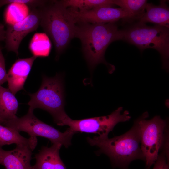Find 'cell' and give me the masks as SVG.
Segmentation results:
<instances>
[{"label": "cell", "mask_w": 169, "mask_h": 169, "mask_svg": "<svg viewBox=\"0 0 169 169\" xmlns=\"http://www.w3.org/2000/svg\"><path fill=\"white\" fill-rule=\"evenodd\" d=\"M18 103L14 95L8 89L0 85V116L5 121L14 118Z\"/></svg>", "instance_id": "cell-17"}, {"label": "cell", "mask_w": 169, "mask_h": 169, "mask_svg": "<svg viewBox=\"0 0 169 169\" xmlns=\"http://www.w3.org/2000/svg\"><path fill=\"white\" fill-rule=\"evenodd\" d=\"M28 95L30 100L28 103V111L33 112L37 108L45 110L51 115L58 125L67 115L64 110V87L60 75L57 74L54 77L43 76L38 90Z\"/></svg>", "instance_id": "cell-5"}, {"label": "cell", "mask_w": 169, "mask_h": 169, "mask_svg": "<svg viewBox=\"0 0 169 169\" xmlns=\"http://www.w3.org/2000/svg\"><path fill=\"white\" fill-rule=\"evenodd\" d=\"M123 108L118 107L109 115L79 120H74L67 115L59 126L67 125L72 131L78 132L97 134L99 136L108 137L118 123L128 121L131 117L127 110L123 112Z\"/></svg>", "instance_id": "cell-8"}, {"label": "cell", "mask_w": 169, "mask_h": 169, "mask_svg": "<svg viewBox=\"0 0 169 169\" xmlns=\"http://www.w3.org/2000/svg\"><path fill=\"white\" fill-rule=\"evenodd\" d=\"M62 146L53 144L50 147L43 146L35 155L36 162L32 169H66L59 155Z\"/></svg>", "instance_id": "cell-13"}, {"label": "cell", "mask_w": 169, "mask_h": 169, "mask_svg": "<svg viewBox=\"0 0 169 169\" xmlns=\"http://www.w3.org/2000/svg\"><path fill=\"white\" fill-rule=\"evenodd\" d=\"M32 150L25 146L16 145L11 150L3 149L0 164L5 169H32Z\"/></svg>", "instance_id": "cell-12"}, {"label": "cell", "mask_w": 169, "mask_h": 169, "mask_svg": "<svg viewBox=\"0 0 169 169\" xmlns=\"http://www.w3.org/2000/svg\"><path fill=\"white\" fill-rule=\"evenodd\" d=\"M61 2L66 8L79 11H85L95 8L115 5L113 0H66Z\"/></svg>", "instance_id": "cell-20"}, {"label": "cell", "mask_w": 169, "mask_h": 169, "mask_svg": "<svg viewBox=\"0 0 169 169\" xmlns=\"http://www.w3.org/2000/svg\"><path fill=\"white\" fill-rule=\"evenodd\" d=\"M77 24L74 37L80 40L83 53L90 69H92L103 63L108 67L110 73L113 72L115 68L105 61V54L112 42L122 40L121 30L118 29L115 23Z\"/></svg>", "instance_id": "cell-1"}, {"label": "cell", "mask_w": 169, "mask_h": 169, "mask_svg": "<svg viewBox=\"0 0 169 169\" xmlns=\"http://www.w3.org/2000/svg\"><path fill=\"white\" fill-rule=\"evenodd\" d=\"M40 12L39 7L32 8L27 17L23 20L11 25H8L6 30L5 47L9 51L17 55L23 38L30 33L36 30L40 25Z\"/></svg>", "instance_id": "cell-9"}, {"label": "cell", "mask_w": 169, "mask_h": 169, "mask_svg": "<svg viewBox=\"0 0 169 169\" xmlns=\"http://www.w3.org/2000/svg\"><path fill=\"white\" fill-rule=\"evenodd\" d=\"M52 44L48 36L45 33H37L33 36L29 43V48L33 56L46 57L50 53Z\"/></svg>", "instance_id": "cell-18"}, {"label": "cell", "mask_w": 169, "mask_h": 169, "mask_svg": "<svg viewBox=\"0 0 169 169\" xmlns=\"http://www.w3.org/2000/svg\"><path fill=\"white\" fill-rule=\"evenodd\" d=\"M12 144L25 146L33 151L37 145V139L35 136L24 137L14 129L0 124V147Z\"/></svg>", "instance_id": "cell-16"}, {"label": "cell", "mask_w": 169, "mask_h": 169, "mask_svg": "<svg viewBox=\"0 0 169 169\" xmlns=\"http://www.w3.org/2000/svg\"><path fill=\"white\" fill-rule=\"evenodd\" d=\"M115 5L120 7L129 16V22L136 19H139L145 11L147 3L146 0H113Z\"/></svg>", "instance_id": "cell-19"}, {"label": "cell", "mask_w": 169, "mask_h": 169, "mask_svg": "<svg viewBox=\"0 0 169 169\" xmlns=\"http://www.w3.org/2000/svg\"><path fill=\"white\" fill-rule=\"evenodd\" d=\"M5 122L6 121L0 116V124L4 125Z\"/></svg>", "instance_id": "cell-24"}, {"label": "cell", "mask_w": 169, "mask_h": 169, "mask_svg": "<svg viewBox=\"0 0 169 169\" xmlns=\"http://www.w3.org/2000/svg\"><path fill=\"white\" fill-rule=\"evenodd\" d=\"M138 20L139 23L150 22L169 28V9L166 1H161L158 6L147 3L145 13Z\"/></svg>", "instance_id": "cell-15"}, {"label": "cell", "mask_w": 169, "mask_h": 169, "mask_svg": "<svg viewBox=\"0 0 169 169\" xmlns=\"http://www.w3.org/2000/svg\"><path fill=\"white\" fill-rule=\"evenodd\" d=\"M69 8L76 24L113 23L121 19L128 22L129 18L128 14L120 8L105 6L82 11Z\"/></svg>", "instance_id": "cell-10"}, {"label": "cell", "mask_w": 169, "mask_h": 169, "mask_svg": "<svg viewBox=\"0 0 169 169\" xmlns=\"http://www.w3.org/2000/svg\"><path fill=\"white\" fill-rule=\"evenodd\" d=\"M121 31L122 40L135 45L141 51L149 48L158 51L161 56L163 68L168 69L169 28L157 25L149 26L137 23Z\"/></svg>", "instance_id": "cell-4"}, {"label": "cell", "mask_w": 169, "mask_h": 169, "mask_svg": "<svg viewBox=\"0 0 169 169\" xmlns=\"http://www.w3.org/2000/svg\"><path fill=\"white\" fill-rule=\"evenodd\" d=\"M6 30L4 29V26L0 23V41L5 40Z\"/></svg>", "instance_id": "cell-23"}, {"label": "cell", "mask_w": 169, "mask_h": 169, "mask_svg": "<svg viewBox=\"0 0 169 169\" xmlns=\"http://www.w3.org/2000/svg\"><path fill=\"white\" fill-rule=\"evenodd\" d=\"M33 111H28L24 116L6 121L4 126L20 132L27 133L30 136H39L48 139L53 144H60L65 148L71 145V140L76 133L69 128L62 132L37 118Z\"/></svg>", "instance_id": "cell-6"}, {"label": "cell", "mask_w": 169, "mask_h": 169, "mask_svg": "<svg viewBox=\"0 0 169 169\" xmlns=\"http://www.w3.org/2000/svg\"><path fill=\"white\" fill-rule=\"evenodd\" d=\"M148 115V112H145L136 120L140 129L141 148L146 169H150L158 157L166 125V121L158 116L146 120Z\"/></svg>", "instance_id": "cell-7"}, {"label": "cell", "mask_w": 169, "mask_h": 169, "mask_svg": "<svg viewBox=\"0 0 169 169\" xmlns=\"http://www.w3.org/2000/svg\"><path fill=\"white\" fill-rule=\"evenodd\" d=\"M153 169H169V165L165 155H158Z\"/></svg>", "instance_id": "cell-22"}, {"label": "cell", "mask_w": 169, "mask_h": 169, "mask_svg": "<svg viewBox=\"0 0 169 169\" xmlns=\"http://www.w3.org/2000/svg\"><path fill=\"white\" fill-rule=\"evenodd\" d=\"M45 0H13L8 4L4 13V20L8 25L15 24L24 20L29 14V6L32 8L39 7Z\"/></svg>", "instance_id": "cell-14"}, {"label": "cell", "mask_w": 169, "mask_h": 169, "mask_svg": "<svg viewBox=\"0 0 169 169\" xmlns=\"http://www.w3.org/2000/svg\"><path fill=\"white\" fill-rule=\"evenodd\" d=\"M92 146L99 148L97 154L107 155L114 166L125 169L132 161L144 160L141 150L140 129L136 120L132 128L125 134L109 138L108 137L87 138Z\"/></svg>", "instance_id": "cell-3"}, {"label": "cell", "mask_w": 169, "mask_h": 169, "mask_svg": "<svg viewBox=\"0 0 169 169\" xmlns=\"http://www.w3.org/2000/svg\"><path fill=\"white\" fill-rule=\"evenodd\" d=\"M2 150H3V149H2V148L1 147H0V161H1V155H2Z\"/></svg>", "instance_id": "cell-25"}, {"label": "cell", "mask_w": 169, "mask_h": 169, "mask_svg": "<svg viewBox=\"0 0 169 169\" xmlns=\"http://www.w3.org/2000/svg\"><path fill=\"white\" fill-rule=\"evenodd\" d=\"M2 50V48L0 47V85L7 81L5 59Z\"/></svg>", "instance_id": "cell-21"}, {"label": "cell", "mask_w": 169, "mask_h": 169, "mask_svg": "<svg viewBox=\"0 0 169 169\" xmlns=\"http://www.w3.org/2000/svg\"><path fill=\"white\" fill-rule=\"evenodd\" d=\"M39 7L40 25L52 39L59 56L74 37L76 23L69 9L61 1H47Z\"/></svg>", "instance_id": "cell-2"}, {"label": "cell", "mask_w": 169, "mask_h": 169, "mask_svg": "<svg viewBox=\"0 0 169 169\" xmlns=\"http://www.w3.org/2000/svg\"><path fill=\"white\" fill-rule=\"evenodd\" d=\"M36 57L19 58L11 67L7 73L8 89L15 95L24 88L26 79Z\"/></svg>", "instance_id": "cell-11"}]
</instances>
